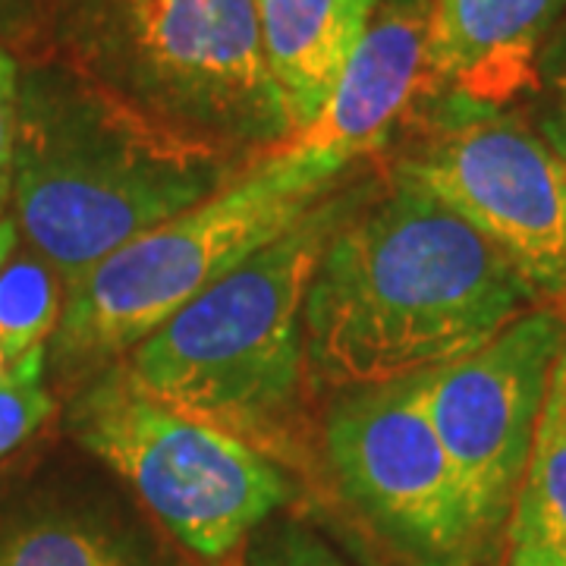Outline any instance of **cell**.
<instances>
[{
  "instance_id": "obj_1",
  "label": "cell",
  "mask_w": 566,
  "mask_h": 566,
  "mask_svg": "<svg viewBox=\"0 0 566 566\" xmlns=\"http://www.w3.org/2000/svg\"><path fill=\"white\" fill-rule=\"evenodd\" d=\"M535 293L494 245L397 174L324 245L305 296V368L334 390L422 375L488 344Z\"/></svg>"
},
{
  "instance_id": "obj_2",
  "label": "cell",
  "mask_w": 566,
  "mask_h": 566,
  "mask_svg": "<svg viewBox=\"0 0 566 566\" xmlns=\"http://www.w3.org/2000/svg\"><path fill=\"white\" fill-rule=\"evenodd\" d=\"M243 170L139 120L63 63L22 73L13 221L63 286Z\"/></svg>"
},
{
  "instance_id": "obj_3",
  "label": "cell",
  "mask_w": 566,
  "mask_h": 566,
  "mask_svg": "<svg viewBox=\"0 0 566 566\" xmlns=\"http://www.w3.org/2000/svg\"><path fill=\"white\" fill-rule=\"evenodd\" d=\"M363 189H331L277 240L133 346L123 371L148 397L214 424L264 457L296 441L305 381V296L331 233Z\"/></svg>"
},
{
  "instance_id": "obj_4",
  "label": "cell",
  "mask_w": 566,
  "mask_h": 566,
  "mask_svg": "<svg viewBox=\"0 0 566 566\" xmlns=\"http://www.w3.org/2000/svg\"><path fill=\"white\" fill-rule=\"evenodd\" d=\"M48 35L111 102L243 167L293 136L252 0H51Z\"/></svg>"
},
{
  "instance_id": "obj_5",
  "label": "cell",
  "mask_w": 566,
  "mask_h": 566,
  "mask_svg": "<svg viewBox=\"0 0 566 566\" xmlns=\"http://www.w3.org/2000/svg\"><path fill=\"white\" fill-rule=\"evenodd\" d=\"M334 186L264 155L202 205L145 230L80 281L66 283L51 334L61 363H95L129 353L182 305L277 240Z\"/></svg>"
},
{
  "instance_id": "obj_6",
  "label": "cell",
  "mask_w": 566,
  "mask_h": 566,
  "mask_svg": "<svg viewBox=\"0 0 566 566\" xmlns=\"http://www.w3.org/2000/svg\"><path fill=\"white\" fill-rule=\"evenodd\" d=\"M70 422L85 450L208 560L245 545L290 501V482L271 457L148 397L123 365L82 394Z\"/></svg>"
},
{
  "instance_id": "obj_7",
  "label": "cell",
  "mask_w": 566,
  "mask_h": 566,
  "mask_svg": "<svg viewBox=\"0 0 566 566\" xmlns=\"http://www.w3.org/2000/svg\"><path fill=\"white\" fill-rule=\"evenodd\" d=\"M422 98L419 139L397 174L494 245L535 296L566 300V161L504 107Z\"/></svg>"
},
{
  "instance_id": "obj_8",
  "label": "cell",
  "mask_w": 566,
  "mask_h": 566,
  "mask_svg": "<svg viewBox=\"0 0 566 566\" xmlns=\"http://www.w3.org/2000/svg\"><path fill=\"white\" fill-rule=\"evenodd\" d=\"M564 344V312L538 305L424 378V409L463 491L472 545L510 516Z\"/></svg>"
},
{
  "instance_id": "obj_9",
  "label": "cell",
  "mask_w": 566,
  "mask_h": 566,
  "mask_svg": "<svg viewBox=\"0 0 566 566\" xmlns=\"http://www.w3.org/2000/svg\"><path fill=\"white\" fill-rule=\"evenodd\" d=\"M424 378L340 390L324 422L337 482L397 545L424 557L472 547L463 491L424 409Z\"/></svg>"
},
{
  "instance_id": "obj_10",
  "label": "cell",
  "mask_w": 566,
  "mask_h": 566,
  "mask_svg": "<svg viewBox=\"0 0 566 566\" xmlns=\"http://www.w3.org/2000/svg\"><path fill=\"white\" fill-rule=\"evenodd\" d=\"M428 3L378 7L322 111L271 151L322 186H337L363 155L390 139L422 88ZM262 161V158H259Z\"/></svg>"
},
{
  "instance_id": "obj_11",
  "label": "cell",
  "mask_w": 566,
  "mask_h": 566,
  "mask_svg": "<svg viewBox=\"0 0 566 566\" xmlns=\"http://www.w3.org/2000/svg\"><path fill=\"white\" fill-rule=\"evenodd\" d=\"M566 0H431L419 95L506 107L538 82L547 32Z\"/></svg>"
},
{
  "instance_id": "obj_12",
  "label": "cell",
  "mask_w": 566,
  "mask_h": 566,
  "mask_svg": "<svg viewBox=\"0 0 566 566\" xmlns=\"http://www.w3.org/2000/svg\"><path fill=\"white\" fill-rule=\"evenodd\" d=\"M252 7L296 133L344 76L378 0H252Z\"/></svg>"
},
{
  "instance_id": "obj_13",
  "label": "cell",
  "mask_w": 566,
  "mask_h": 566,
  "mask_svg": "<svg viewBox=\"0 0 566 566\" xmlns=\"http://www.w3.org/2000/svg\"><path fill=\"white\" fill-rule=\"evenodd\" d=\"M504 566H566V344L504 523Z\"/></svg>"
},
{
  "instance_id": "obj_14",
  "label": "cell",
  "mask_w": 566,
  "mask_h": 566,
  "mask_svg": "<svg viewBox=\"0 0 566 566\" xmlns=\"http://www.w3.org/2000/svg\"><path fill=\"white\" fill-rule=\"evenodd\" d=\"M63 281L39 255H17L0 268V349L17 363L44 346L61 322Z\"/></svg>"
},
{
  "instance_id": "obj_15",
  "label": "cell",
  "mask_w": 566,
  "mask_h": 566,
  "mask_svg": "<svg viewBox=\"0 0 566 566\" xmlns=\"http://www.w3.org/2000/svg\"><path fill=\"white\" fill-rule=\"evenodd\" d=\"M0 566H136L107 535L70 523H41L0 547Z\"/></svg>"
},
{
  "instance_id": "obj_16",
  "label": "cell",
  "mask_w": 566,
  "mask_h": 566,
  "mask_svg": "<svg viewBox=\"0 0 566 566\" xmlns=\"http://www.w3.org/2000/svg\"><path fill=\"white\" fill-rule=\"evenodd\" d=\"M44 359L48 346L29 349L17 359L10 385L0 387V457L17 450L54 412V397L44 385Z\"/></svg>"
},
{
  "instance_id": "obj_17",
  "label": "cell",
  "mask_w": 566,
  "mask_h": 566,
  "mask_svg": "<svg viewBox=\"0 0 566 566\" xmlns=\"http://www.w3.org/2000/svg\"><path fill=\"white\" fill-rule=\"evenodd\" d=\"M243 566H346V560L300 523L268 520L245 538Z\"/></svg>"
},
{
  "instance_id": "obj_18",
  "label": "cell",
  "mask_w": 566,
  "mask_h": 566,
  "mask_svg": "<svg viewBox=\"0 0 566 566\" xmlns=\"http://www.w3.org/2000/svg\"><path fill=\"white\" fill-rule=\"evenodd\" d=\"M20 82L22 73L7 44L0 41V214L13 192V155L20 133Z\"/></svg>"
},
{
  "instance_id": "obj_19",
  "label": "cell",
  "mask_w": 566,
  "mask_h": 566,
  "mask_svg": "<svg viewBox=\"0 0 566 566\" xmlns=\"http://www.w3.org/2000/svg\"><path fill=\"white\" fill-rule=\"evenodd\" d=\"M51 0H0V41L29 44L48 35Z\"/></svg>"
},
{
  "instance_id": "obj_20",
  "label": "cell",
  "mask_w": 566,
  "mask_h": 566,
  "mask_svg": "<svg viewBox=\"0 0 566 566\" xmlns=\"http://www.w3.org/2000/svg\"><path fill=\"white\" fill-rule=\"evenodd\" d=\"M547 142L554 145V151L566 161V92L564 98H560L557 114H554V120L547 123Z\"/></svg>"
},
{
  "instance_id": "obj_21",
  "label": "cell",
  "mask_w": 566,
  "mask_h": 566,
  "mask_svg": "<svg viewBox=\"0 0 566 566\" xmlns=\"http://www.w3.org/2000/svg\"><path fill=\"white\" fill-rule=\"evenodd\" d=\"M17 240H20V227L13 218H7V214H0V268L13 259V252H17Z\"/></svg>"
},
{
  "instance_id": "obj_22",
  "label": "cell",
  "mask_w": 566,
  "mask_h": 566,
  "mask_svg": "<svg viewBox=\"0 0 566 566\" xmlns=\"http://www.w3.org/2000/svg\"><path fill=\"white\" fill-rule=\"evenodd\" d=\"M13 371H17V363L0 349V387L10 385V378H13Z\"/></svg>"
},
{
  "instance_id": "obj_23",
  "label": "cell",
  "mask_w": 566,
  "mask_h": 566,
  "mask_svg": "<svg viewBox=\"0 0 566 566\" xmlns=\"http://www.w3.org/2000/svg\"><path fill=\"white\" fill-rule=\"evenodd\" d=\"M416 3H428V0H378V7H416Z\"/></svg>"
},
{
  "instance_id": "obj_24",
  "label": "cell",
  "mask_w": 566,
  "mask_h": 566,
  "mask_svg": "<svg viewBox=\"0 0 566 566\" xmlns=\"http://www.w3.org/2000/svg\"><path fill=\"white\" fill-rule=\"evenodd\" d=\"M554 305H557V308L564 312V318H566V300H560V303H554Z\"/></svg>"
}]
</instances>
